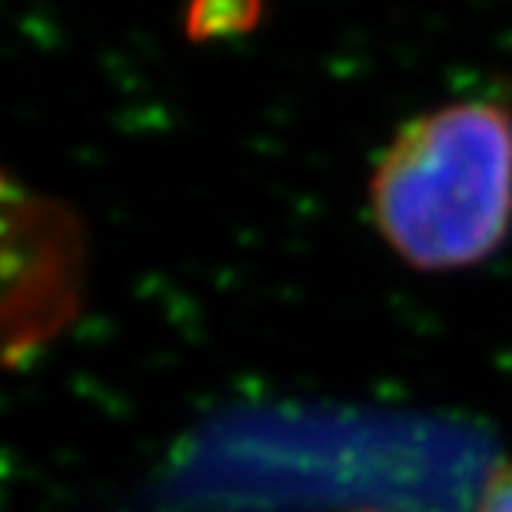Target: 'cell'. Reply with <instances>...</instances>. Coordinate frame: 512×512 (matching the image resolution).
Instances as JSON below:
<instances>
[{
	"mask_svg": "<svg viewBox=\"0 0 512 512\" xmlns=\"http://www.w3.org/2000/svg\"><path fill=\"white\" fill-rule=\"evenodd\" d=\"M373 223L416 270H466L512 230V117L496 104H446L409 120L370 180Z\"/></svg>",
	"mask_w": 512,
	"mask_h": 512,
	"instance_id": "6da1fadb",
	"label": "cell"
},
{
	"mask_svg": "<svg viewBox=\"0 0 512 512\" xmlns=\"http://www.w3.org/2000/svg\"><path fill=\"white\" fill-rule=\"evenodd\" d=\"M476 512H512V463L496 466L479 493Z\"/></svg>",
	"mask_w": 512,
	"mask_h": 512,
	"instance_id": "7a4b0ae2",
	"label": "cell"
},
{
	"mask_svg": "<svg viewBox=\"0 0 512 512\" xmlns=\"http://www.w3.org/2000/svg\"><path fill=\"white\" fill-rule=\"evenodd\" d=\"M353 512H389V509H353Z\"/></svg>",
	"mask_w": 512,
	"mask_h": 512,
	"instance_id": "3957f363",
	"label": "cell"
}]
</instances>
